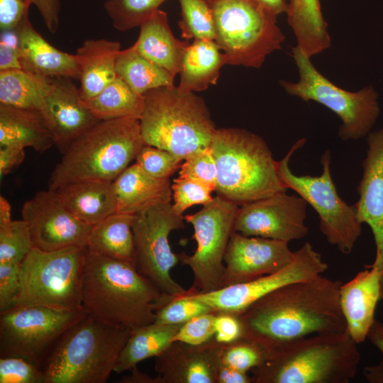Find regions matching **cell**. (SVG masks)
<instances>
[{"instance_id": "obj_1", "label": "cell", "mask_w": 383, "mask_h": 383, "mask_svg": "<svg viewBox=\"0 0 383 383\" xmlns=\"http://www.w3.org/2000/svg\"><path fill=\"white\" fill-rule=\"evenodd\" d=\"M341 284L321 274L271 292L235 314L242 326V337L267 354L311 335L345 331Z\"/></svg>"}, {"instance_id": "obj_2", "label": "cell", "mask_w": 383, "mask_h": 383, "mask_svg": "<svg viewBox=\"0 0 383 383\" xmlns=\"http://www.w3.org/2000/svg\"><path fill=\"white\" fill-rule=\"evenodd\" d=\"M174 297L161 292L133 263L87 250L82 306L91 317L133 331L154 323L156 311Z\"/></svg>"}, {"instance_id": "obj_3", "label": "cell", "mask_w": 383, "mask_h": 383, "mask_svg": "<svg viewBox=\"0 0 383 383\" xmlns=\"http://www.w3.org/2000/svg\"><path fill=\"white\" fill-rule=\"evenodd\" d=\"M360 360L357 343L347 331L318 333L267 353L250 372L253 383H348Z\"/></svg>"}, {"instance_id": "obj_4", "label": "cell", "mask_w": 383, "mask_h": 383, "mask_svg": "<svg viewBox=\"0 0 383 383\" xmlns=\"http://www.w3.org/2000/svg\"><path fill=\"white\" fill-rule=\"evenodd\" d=\"M143 145L138 119L101 121L65 150L50 174L48 188L82 181L113 182Z\"/></svg>"}, {"instance_id": "obj_5", "label": "cell", "mask_w": 383, "mask_h": 383, "mask_svg": "<svg viewBox=\"0 0 383 383\" xmlns=\"http://www.w3.org/2000/svg\"><path fill=\"white\" fill-rule=\"evenodd\" d=\"M131 330L89 314L57 341L41 368L45 383H105L114 372Z\"/></svg>"}, {"instance_id": "obj_6", "label": "cell", "mask_w": 383, "mask_h": 383, "mask_svg": "<svg viewBox=\"0 0 383 383\" xmlns=\"http://www.w3.org/2000/svg\"><path fill=\"white\" fill-rule=\"evenodd\" d=\"M139 119L144 144L167 150L182 160L210 147L216 128L204 100L194 92L165 86L143 95Z\"/></svg>"}, {"instance_id": "obj_7", "label": "cell", "mask_w": 383, "mask_h": 383, "mask_svg": "<svg viewBox=\"0 0 383 383\" xmlns=\"http://www.w3.org/2000/svg\"><path fill=\"white\" fill-rule=\"evenodd\" d=\"M210 148L218 196L241 206L287 191L270 149L257 135L240 128L216 129Z\"/></svg>"}, {"instance_id": "obj_8", "label": "cell", "mask_w": 383, "mask_h": 383, "mask_svg": "<svg viewBox=\"0 0 383 383\" xmlns=\"http://www.w3.org/2000/svg\"><path fill=\"white\" fill-rule=\"evenodd\" d=\"M226 65L259 68L267 56L280 50L284 35L277 17L255 0H206Z\"/></svg>"}, {"instance_id": "obj_9", "label": "cell", "mask_w": 383, "mask_h": 383, "mask_svg": "<svg viewBox=\"0 0 383 383\" xmlns=\"http://www.w3.org/2000/svg\"><path fill=\"white\" fill-rule=\"evenodd\" d=\"M87 248L53 251L32 248L21 264L20 287L14 306H40L58 310L82 306Z\"/></svg>"}, {"instance_id": "obj_10", "label": "cell", "mask_w": 383, "mask_h": 383, "mask_svg": "<svg viewBox=\"0 0 383 383\" xmlns=\"http://www.w3.org/2000/svg\"><path fill=\"white\" fill-rule=\"evenodd\" d=\"M305 142L304 138L297 140L283 159L276 161L278 177L286 189L294 190L314 209L328 243L348 255L361 235L362 223L354 205L347 204L338 194L331 174L330 150L321 157L323 171L319 176L296 175L289 168L291 157Z\"/></svg>"}, {"instance_id": "obj_11", "label": "cell", "mask_w": 383, "mask_h": 383, "mask_svg": "<svg viewBox=\"0 0 383 383\" xmlns=\"http://www.w3.org/2000/svg\"><path fill=\"white\" fill-rule=\"evenodd\" d=\"M292 54L299 79L296 82L282 80L287 94L303 101L318 102L334 112L342 121L338 135L343 140H357L370 133L379 117L378 95L371 86L351 92L337 87L313 66L297 45Z\"/></svg>"}, {"instance_id": "obj_12", "label": "cell", "mask_w": 383, "mask_h": 383, "mask_svg": "<svg viewBox=\"0 0 383 383\" xmlns=\"http://www.w3.org/2000/svg\"><path fill=\"white\" fill-rule=\"evenodd\" d=\"M239 206L217 195L198 212L184 216L193 226V238L197 244L192 255L179 254L182 265L188 266L193 273L189 294L220 289L225 272L224 256Z\"/></svg>"}, {"instance_id": "obj_13", "label": "cell", "mask_w": 383, "mask_h": 383, "mask_svg": "<svg viewBox=\"0 0 383 383\" xmlns=\"http://www.w3.org/2000/svg\"><path fill=\"white\" fill-rule=\"evenodd\" d=\"M87 312L14 306L0 312V357L18 356L41 365L60 337Z\"/></svg>"}, {"instance_id": "obj_14", "label": "cell", "mask_w": 383, "mask_h": 383, "mask_svg": "<svg viewBox=\"0 0 383 383\" xmlns=\"http://www.w3.org/2000/svg\"><path fill=\"white\" fill-rule=\"evenodd\" d=\"M184 220L167 202L135 214L132 226L135 269L161 292L172 296L188 292L170 274L179 256L172 251L169 235L184 227Z\"/></svg>"}, {"instance_id": "obj_15", "label": "cell", "mask_w": 383, "mask_h": 383, "mask_svg": "<svg viewBox=\"0 0 383 383\" xmlns=\"http://www.w3.org/2000/svg\"><path fill=\"white\" fill-rule=\"evenodd\" d=\"M328 265L309 243L294 252L292 261L279 270L217 290L187 294L205 303L216 313L237 314L251 304L286 284L322 274Z\"/></svg>"}, {"instance_id": "obj_16", "label": "cell", "mask_w": 383, "mask_h": 383, "mask_svg": "<svg viewBox=\"0 0 383 383\" xmlns=\"http://www.w3.org/2000/svg\"><path fill=\"white\" fill-rule=\"evenodd\" d=\"M287 191L239 206L233 231L247 236H257L285 242L306 236V201Z\"/></svg>"}, {"instance_id": "obj_17", "label": "cell", "mask_w": 383, "mask_h": 383, "mask_svg": "<svg viewBox=\"0 0 383 383\" xmlns=\"http://www.w3.org/2000/svg\"><path fill=\"white\" fill-rule=\"evenodd\" d=\"M33 248L53 251L72 246L87 247L91 226L77 219L65 208L55 190L37 192L21 209Z\"/></svg>"}, {"instance_id": "obj_18", "label": "cell", "mask_w": 383, "mask_h": 383, "mask_svg": "<svg viewBox=\"0 0 383 383\" xmlns=\"http://www.w3.org/2000/svg\"><path fill=\"white\" fill-rule=\"evenodd\" d=\"M294 255L288 242L233 231L224 256L220 289L274 273L290 263Z\"/></svg>"}, {"instance_id": "obj_19", "label": "cell", "mask_w": 383, "mask_h": 383, "mask_svg": "<svg viewBox=\"0 0 383 383\" xmlns=\"http://www.w3.org/2000/svg\"><path fill=\"white\" fill-rule=\"evenodd\" d=\"M72 79L52 77L40 111L62 154L75 139L101 121L85 105Z\"/></svg>"}, {"instance_id": "obj_20", "label": "cell", "mask_w": 383, "mask_h": 383, "mask_svg": "<svg viewBox=\"0 0 383 383\" xmlns=\"http://www.w3.org/2000/svg\"><path fill=\"white\" fill-rule=\"evenodd\" d=\"M223 347L214 337L196 345L172 341L155 357L159 383H216Z\"/></svg>"}, {"instance_id": "obj_21", "label": "cell", "mask_w": 383, "mask_h": 383, "mask_svg": "<svg viewBox=\"0 0 383 383\" xmlns=\"http://www.w3.org/2000/svg\"><path fill=\"white\" fill-rule=\"evenodd\" d=\"M367 143L357 189L360 197L353 205L358 221L367 224L373 234L376 256L372 264L383 270V128L369 133Z\"/></svg>"}, {"instance_id": "obj_22", "label": "cell", "mask_w": 383, "mask_h": 383, "mask_svg": "<svg viewBox=\"0 0 383 383\" xmlns=\"http://www.w3.org/2000/svg\"><path fill=\"white\" fill-rule=\"evenodd\" d=\"M383 297V270L372 264L341 284L340 303L346 331L357 344L367 338L375 321L377 304Z\"/></svg>"}, {"instance_id": "obj_23", "label": "cell", "mask_w": 383, "mask_h": 383, "mask_svg": "<svg viewBox=\"0 0 383 383\" xmlns=\"http://www.w3.org/2000/svg\"><path fill=\"white\" fill-rule=\"evenodd\" d=\"M15 30L23 70L45 77L79 79L80 70L76 55L60 50L48 43L34 28L28 15Z\"/></svg>"}, {"instance_id": "obj_24", "label": "cell", "mask_w": 383, "mask_h": 383, "mask_svg": "<svg viewBox=\"0 0 383 383\" xmlns=\"http://www.w3.org/2000/svg\"><path fill=\"white\" fill-rule=\"evenodd\" d=\"M113 183L118 213L135 215L152 206L171 202L170 179L155 178L135 162L123 170Z\"/></svg>"}, {"instance_id": "obj_25", "label": "cell", "mask_w": 383, "mask_h": 383, "mask_svg": "<svg viewBox=\"0 0 383 383\" xmlns=\"http://www.w3.org/2000/svg\"><path fill=\"white\" fill-rule=\"evenodd\" d=\"M54 190L71 214L87 226H92L116 212L113 182H77Z\"/></svg>"}, {"instance_id": "obj_26", "label": "cell", "mask_w": 383, "mask_h": 383, "mask_svg": "<svg viewBox=\"0 0 383 383\" xmlns=\"http://www.w3.org/2000/svg\"><path fill=\"white\" fill-rule=\"evenodd\" d=\"M121 43L106 39H88L74 54L80 70L79 87L82 100L97 95L116 77V61Z\"/></svg>"}, {"instance_id": "obj_27", "label": "cell", "mask_w": 383, "mask_h": 383, "mask_svg": "<svg viewBox=\"0 0 383 383\" xmlns=\"http://www.w3.org/2000/svg\"><path fill=\"white\" fill-rule=\"evenodd\" d=\"M133 46L142 55L168 71L175 77L181 69L187 41L177 39L170 29L167 13L157 10L140 26Z\"/></svg>"}, {"instance_id": "obj_28", "label": "cell", "mask_w": 383, "mask_h": 383, "mask_svg": "<svg viewBox=\"0 0 383 383\" xmlns=\"http://www.w3.org/2000/svg\"><path fill=\"white\" fill-rule=\"evenodd\" d=\"M55 145L40 111L0 104V147H30L39 152Z\"/></svg>"}, {"instance_id": "obj_29", "label": "cell", "mask_w": 383, "mask_h": 383, "mask_svg": "<svg viewBox=\"0 0 383 383\" xmlns=\"http://www.w3.org/2000/svg\"><path fill=\"white\" fill-rule=\"evenodd\" d=\"M220 50L214 40H194L182 58L178 89L181 92L199 91L215 84L221 67L226 65Z\"/></svg>"}, {"instance_id": "obj_30", "label": "cell", "mask_w": 383, "mask_h": 383, "mask_svg": "<svg viewBox=\"0 0 383 383\" xmlns=\"http://www.w3.org/2000/svg\"><path fill=\"white\" fill-rule=\"evenodd\" d=\"M134 216L116 212L92 226L87 238V250L134 265Z\"/></svg>"}, {"instance_id": "obj_31", "label": "cell", "mask_w": 383, "mask_h": 383, "mask_svg": "<svg viewBox=\"0 0 383 383\" xmlns=\"http://www.w3.org/2000/svg\"><path fill=\"white\" fill-rule=\"evenodd\" d=\"M286 13L297 46L306 55L313 57L330 48L331 38L320 0H289Z\"/></svg>"}, {"instance_id": "obj_32", "label": "cell", "mask_w": 383, "mask_h": 383, "mask_svg": "<svg viewBox=\"0 0 383 383\" xmlns=\"http://www.w3.org/2000/svg\"><path fill=\"white\" fill-rule=\"evenodd\" d=\"M182 325L152 323L131 331L118 358L114 372L131 371L141 361L161 354L172 343Z\"/></svg>"}, {"instance_id": "obj_33", "label": "cell", "mask_w": 383, "mask_h": 383, "mask_svg": "<svg viewBox=\"0 0 383 383\" xmlns=\"http://www.w3.org/2000/svg\"><path fill=\"white\" fill-rule=\"evenodd\" d=\"M52 78L23 69L0 70V104L40 111Z\"/></svg>"}, {"instance_id": "obj_34", "label": "cell", "mask_w": 383, "mask_h": 383, "mask_svg": "<svg viewBox=\"0 0 383 383\" xmlns=\"http://www.w3.org/2000/svg\"><path fill=\"white\" fill-rule=\"evenodd\" d=\"M116 76L140 95L160 87L174 85V77L139 53L133 45L121 50L116 61Z\"/></svg>"}, {"instance_id": "obj_35", "label": "cell", "mask_w": 383, "mask_h": 383, "mask_svg": "<svg viewBox=\"0 0 383 383\" xmlns=\"http://www.w3.org/2000/svg\"><path fill=\"white\" fill-rule=\"evenodd\" d=\"M83 101L100 121L121 118L139 120L144 108L143 95L137 94L118 77L97 95Z\"/></svg>"}, {"instance_id": "obj_36", "label": "cell", "mask_w": 383, "mask_h": 383, "mask_svg": "<svg viewBox=\"0 0 383 383\" xmlns=\"http://www.w3.org/2000/svg\"><path fill=\"white\" fill-rule=\"evenodd\" d=\"M166 0H106L104 9L114 28L126 31L140 26Z\"/></svg>"}, {"instance_id": "obj_37", "label": "cell", "mask_w": 383, "mask_h": 383, "mask_svg": "<svg viewBox=\"0 0 383 383\" xmlns=\"http://www.w3.org/2000/svg\"><path fill=\"white\" fill-rule=\"evenodd\" d=\"M182 20L179 26L182 38L189 40H215L211 12L206 0H179Z\"/></svg>"}, {"instance_id": "obj_38", "label": "cell", "mask_w": 383, "mask_h": 383, "mask_svg": "<svg viewBox=\"0 0 383 383\" xmlns=\"http://www.w3.org/2000/svg\"><path fill=\"white\" fill-rule=\"evenodd\" d=\"M32 248L29 230L23 219L0 224V263L22 262Z\"/></svg>"}, {"instance_id": "obj_39", "label": "cell", "mask_w": 383, "mask_h": 383, "mask_svg": "<svg viewBox=\"0 0 383 383\" xmlns=\"http://www.w3.org/2000/svg\"><path fill=\"white\" fill-rule=\"evenodd\" d=\"M211 312L214 311L210 306L187 294L174 297L159 309L156 311L154 323L183 324L196 316Z\"/></svg>"}, {"instance_id": "obj_40", "label": "cell", "mask_w": 383, "mask_h": 383, "mask_svg": "<svg viewBox=\"0 0 383 383\" xmlns=\"http://www.w3.org/2000/svg\"><path fill=\"white\" fill-rule=\"evenodd\" d=\"M266 352L255 343L241 337L223 344L221 362L235 370L248 372L266 357Z\"/></svg>"}, {"instance_id": "obj_41", "label": "cell", "mask_w": 383, "mask_h": 383, "mask_svg": "<svg viewBox=\"0 0 383 383\" xmlns=\"http://www.w3.org/2000/svg\"><path fill=\"white\" fill-rule=\"evenodd\" d=\"M135 160L145 172L157 179H169L180 168L183 161L167 150L146 144Z\"/></svg>"}, {"instance_id": "obj_42", "label": "cell", "mask_w": 383, "mask_h": 383, "mask_svg": "<svg viewBox=\"0 0 383 383\" xmlns=\"http://www.w3.org/2000/svg\"><path fill=\"white\" fill-rule=\"evenodd\" d=\"M172 190L174 199L172 207L181 215L190 206L198 204L204 206L213 199L211 192L214 191L211 188L192 179L178 177L173 180Z\"/></svg>"}, {"instance_id": "obj_43", "label": "cell", "mask_w": 383, "mask_h": 383, "mask_svg": "<svg viewBox=\"0 0 383 383\" xmlns=\"http://www.w3.org/2000/svg\"><path fill=\"white\" fill-rule=\"evenodd\" d=\"M183 161L179 177L198 181L216 191L217 168L210 147L192 154Z\"/></svg>"}, {"instance_id": "obj_44", "label": "cell", "mask_w": 383, "mask_h": 383, "mask_svg": "<svg viewBox=\"0 0 383 383\" xmlns=\"http://www.w3.org/2000/svg\"><path fill=\"white\" fill-rule=\"evenodd\" d=\"M0 383H45L42 368L18 356L0 357Z\"/></svg>"}, {"instance_id": "obj_45", "label": "cell", "mask_w": 383, "mask_h": 383, "mask_svg": "<svg viewBox=\"0 0 383 383\" xmlns=\"http://www.w3.org/2000/svg\"><path fill=\"white\" fill-rule=\"evenodd\" d=\"M216 313L211 312L196 316L183 323L172 341L190 345H201L214 337Z\"/></svg>"}, {"instance_id": "obj_46", "label": "cell", "mask_w": 383, "mask_h": 383, "mask_svg": "<svg viewBox=\"0 0 383 383\" xmlns=\"http://www.w3.org/2000/svg\"><path fill=\"white\" fill-rule=\"evenodd\" d=\"M21 262L0 263V312L13 304L20 287Z\"/></svg>"}, {"instance_id": "obj_47", "label": "cell", "mask_w": 383, "mask_h": 383, "mask_svg": "<svg viewBox=\"0 0 383 383\" xmlns=\"http://www.w3.org/2000/svg\"><path fill=\"white\" fill-rule=\"evenodd\" d=\"M31 4L26 0H0V29L1 32L15 30L28 15Z\"/></svg>"}, {"instance_id": "obj_48", "label": "cell", "mask_w": 383, "mask_h": 383, "mask_svg": "<svg viewBox=\"0 0 383 383\" xmlns=\"http://www.w3.org/2000/svg\"><path fill=\"white\" fill-rule=\"evenodd\" d=\"M11 69H22L16 30L1 32V34L0 70Z\"/></svg>"}, {"instance_id": "obj_49", "label": "cell", "mask_w": 383, "mask_h": 383, "mask_svg": "<svg viewBox=\"0 0 383 383\" xmlns=\"http://www.w3.org/2000/svg\"><path fill=\"white\" fill-rule=\"evenodd\" d=\"M243 328L238 317L229 313H216L215 318V339L223 344L242 337Z\"/></svg>"}, {"instance_id": "obj_50", "label": "cell", "mask_w": 383, "mask_h": 383, "mask_svg": "<svg viewBox=\"0 0 383 383\" xmlns=\"http://www.w3.org/2000/svg\"><path fill=\"white\" fill-rule=\"evenodd\" d=\"M38 10L43 21L51 33H55L60 26V0H26Z\"/></svg>"}, {"instance_id": "obj_51", "label": "cell", "mask_w": 383, "mask_h": 383, "mask_svg": "<svg viewBox=\"0 0 383 383\" xmlns=\"http://www.w3.org/2000/svg\"><path fill=\"white\" fill-rule=\"evenodd\" d=\"M25 158L24 148L14 146L0 147V178L17 167Z\"/></svg>"}, {"instance_id": "obj_52", "label": "cell", "mask_w": 383, "mask_h": 383, "mask_svg": "<svg viewBox=\"0 0 383 383\" xmlns=\"http://www.w3.org/2000/svg\"><path fill=\"white\" fill-rule=\"evenodd\" d=\"M252 376L248 372L235 370L223 363H220L216 383H251Z\"/></svg>"}, {"instance_id": "obj_53", "label": "cell", "mask_w": 383, "mask_h": 383, "mask_svg": "<svg viewBox=\"0 0 383 383\" xmlns=\"http://www.w3.org/2000/svg\"><path fill=\"white\" fill-rule=\"evenodd\" d=\"M268 13L277 17L282 13H287L289 3L285 0H255Z\"/></svg>"}, {"instance_id": "obj_54", "label": "cell", "mask_w": 383, "mask_h": 383, "mask_svg": "<svg viewBox=\"0 0 383 383\" xmlns=\"http://www.w3.org/2000/svg\"><path fill=\"white\" fill-rule=\"evenodd\" d=\"M367 338L383 355V323L375 320L371 327Z\"/></svg>"}, {"instance_id": "obj_55", "label": "cell", "mask_w": 383, "mask_h": 383, "mask_svg": "<svg viewBox=\"0 0 383 383\" xmlns=\"http://www.w3.org/2000/svg\"><path fill=\"white\" fill-rule=\"evenodd\" d=\"M130 375L123 377L118 382L121 383H159L157 377H152L137 369V367L131 370Z\"/></svg>"}, {"instance_id": "obj_56", "label": "cell", "mask_w": 383, "mask_h": 383, "mask_svg": "<svg viewBox=\"0 0 383 383\" xmlns=\"http://www.w3.org/2000/svg\"><path fill=\"white\" fill-rule=\"evenodd\" d=\"M364 375L372 383H383V362L365 367Z\"/></svg>"}, {"instance_id": "obj_57", "label": "cell", "mask_w": 383, "mask_h": 383, "mask_svg": "<svg viewBox=\"0 0 383 383\" xmlns=\"http://www.w3.org/2000/svg\"><path fill=\"white\" fill-rule=\"evenodd\" d=\"M11 205L3 196H0V224L8 223L12 220L11 215Z\"/></svg>"}]
</instances>
